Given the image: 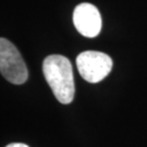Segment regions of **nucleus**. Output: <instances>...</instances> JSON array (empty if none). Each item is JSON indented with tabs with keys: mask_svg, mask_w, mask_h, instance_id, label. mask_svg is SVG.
Wrapping results in <instances>:
<instances>
[{
	"mask_svg": "<svg viewBox=\"0 0 147 147\" xmlns=\"http://www.w3.org/2000/svg\"><path fill=\"white\" fill-rule=\"evenodd\" d=\"M42 73L59 102H72L75 93L72 64L67 57L50 55L42 62Z\"/></svg>",
	"mask_w": 147,
	"mask_h": 147,
	"instance_id": "obj_1",
	"label": "nucleus"
},
{
	"mask_svg": "<svg viewBox=\"0 0 147 147\" xmlns=\"http://www.w3.org/2000/svg\"><path fill=\"white\" fill-rule=\"evenodd\" d=\"M0 71L10 83L21 85L28 78L26 64L16 47L7 38L0 39Z\"/></svg>",
	"mask_w": 147,
	"mask_h": 147,
	"instance_id": "obj_2",
	"label": "nucleus"
},
{
	"mask_svg": "<svg viewBox=\"0 0 147 147\" xmlns=\"http://www.w3.org/2000/svg\"><path fill=\"white\" fill-rule=\"evenodd\" d=\"M80 75L88 83H98L110 73L112 59L100 51H83L76 58Z\"/></svg>",
	"mask_w": 147,
	"mask_h": 147,
	"instance_id": "obj_3",
	"label": "nucleus"
},
{
	"mask_svg": "<svg viewBox=\"0 0 147 147\" xmlns=\"http://www.w3.org/2000/svg\"><path fill=\"white\" fill-rule=\"evenodd\" d=\"M73 23L81 35L88 38L96 37L101 30V16L92 3H80L73 11Z\"/></svg>",
	"mask_w": 147,
	"mask_h": 147,
	"instance_id": "obj_4",
	"label": "nucleus"
},
{
	"mask_svg": "<svg viewBox=\"0 0 147 147\" xmlns=\"http://www.w3.org/2000/svg\"><path fill=\"white\" fill-rule=\"evenodd\" d=\"M5 147H28V146L25 145V144H22V143H11V144H9L8 146Z\"/></svg>",
	"mask_w": 147,
	"mask_h": 147,
	"instance_id": "obj_5",
	"label": "nucleus"
}]
</instances>
